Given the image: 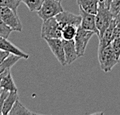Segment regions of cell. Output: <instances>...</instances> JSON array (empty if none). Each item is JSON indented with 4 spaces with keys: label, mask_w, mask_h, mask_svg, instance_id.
Wrapping results in <instances>:
<instances>
[{
    "label": "cell",
    "mask_w": 120,
    "mask_h": 115,
    "mask_svg": "<svg viewBox=\"0 0 120 115\" xmlns=\"http://www.w3.org/2000/svg\"><path fill=\"white\" fill-rule=\"evenodd\" d=\"M94 34V33L93 32L84 29L81 26L78 27L74 41L78 57H81L85 55L87 45Z\"/></svg>",
    "instance_id": "6"
},
{
    "label": "cell",
    "mask_w": 120,
    "mask_h": 115,
    "mask_svg": "<svg viewBox=\"0 0 120 115\" xmlns=\"http://www.w3.org/2000/svg\"><path fill=\"white\" fill-rule=\"evenodd\" d=\"M20 2V0H0V7H8L17 12Z\"/></svg>",
    "instance_id": "20"
},
{
    "label": "cell",
    "mask_w": 120,
    "mask_h": 115,
    "mask_svg": "<svg viewBox=\"0 0 120 115\" xmlns=\"http://www.w3.org/2000/svg\"><path fill=\"white\" fill-rule=\"evenodd\" d=\"M111 47L113 50L115 54H116V57L119 59L120 58V36L114 38L112 40V42L110 43Z\"/></svg>",
    "instance_id": "23"
},
{
    "label": "cell",
    "mask_w": 120,
    "mask_h": 115,
    "mask_svg": "<svg viewBox=\"0 0 120 115\" xmlns=\"http://www.w3.org/2000/svg\"><path fill=\"white\" fill-rule=\"evenodd\" d=\"M115 19H116V20L117 22H120V11L118 14H117V16L115 17Z\"/></svg>",
    "instance_id": "28"
},
{
    "label": "cell",
    "mask_w": 120,
    "mask_h": 115,
    "mask_svg": "<svg viewBox=\"0 0 120 115\" xmlns=\"http://www.w3.org/2000/svg\"><path fill=\"white\" fill-rule=\"evenodd\" d=\"M113 19L114 17L109 11V9L105 6L104 2H98V9L95 14V23L98 31V39L102 36L105 30L108 28Z\"/></svg>",
    "instance_id": "1"
},
{
    "label": "cell",
    "mask_w": 120,
    "mask_h": 115,
    "mask_svg": "<svg viewBox=\"0 0 120 115\" xmlns=\"http://www.w3.org/2000/svg\"><path fill=\"white\" fill-rule=\"evenodd\" d=\"M45 40L47 43L48 47H50L56 59L59 61V63L62 66H66L65 55L62 40L60 38H55V39H47Z\"/></svg>",
    "instance_id": "7"
},
{
    "label": "cell",
    "mask_w": 120,
    "mask_h": 115,
    "mask_svg": "<svg viewBox=\"0 0 120 115\" xmlns=\"http://www.w3.org/2000/svg\"><path fill=\"white\" fill-rule=\"evenodd\" d=\"M9 54H10V53H8V52H6V51L0 50V63H1L6 57H8Z\"/></svg>",
    "instance_id": "26"
},
{
    "label": "cell",
    "mask_w": 120,
    "mask_h": 115,
    "mask_svg": "<svg viewBox=\"0 0 120 115\" xmlns=\"http://www.w3.org/2000/svg\"><path fill=\"white\" fill-rule=\"evenodd\" d=\"M79 12L81 16V25L80 26L84 29L93 32L94 34L98 36V31L96 27L95 23V15L87 12L81 7L79 6Z\"/></svg>",
    "instance_id": "8"
},
{
    "label": "cell",
    "mask_w": 120,
    "mask_h": 115,
    "mask_svg": "<svg viewBox=\"0 0 120 115\" xmlns=\"http://www.w3.org/2000/svg\"><path fill=\"white\" fill-rule=\"evenodd\" d=\"M41 38L47 39H61V27L55 17L43 21L41 27Z\"/></svg>",
    "instance_id": "4"
},
{
    "label": "cell",
    "mask_w": 120,
    "mask_h": 115,
    "mask_svg": "<svg viewBox=\"0 0 120 115\" xmlns=\"http://www.w3.org/2000/svg\"><path fill=\"white\" fill-rule=\"evenodd\" d=\"M55 19H57L61 28L68 25H75L76 27L80 26L81 25L80 15L78 16V15L71 13L70 12H61L60 13L55 16Z\"/></svg>",
    "instance_id": "9"
},
{
    "label": "cell",
    "mask_w": 120,
    "mask_h": 115,
    "mask_svg": "<svg viewBox=\"0 0 120 115\" xmlns=\"http://www.w3.org/2000/svg\"><path fill=\"white\" fill-rule=\"evenodd\" d=\"M0 50L6 51L11 54L19 56L22 59H25V60H27L29 58V55L27 53H24L23 51L19 50L16 46L12 44L11 42L9 41L7 38L0 36Z\"/></svg>",
    "instance_id": "12"
},
{
    "label": "cell",
    "mask_w": 120,
    "mask_h": 115,
    "mask_svg": "<svg viewBox=\"0 0 120 115\" xmlns=\"http://www.w3.org/2000/svg\"><path fill=\"white\" fill-rule=\"evenodd\" d=\"M0 87L2 90L9 92L17 91V87L14 83L13 79H12L10 70L2 73V77L0 79Z\"/></svg>",
    "instance_id": "13"
},
{
    "label": "cell",
    "mask_w": 120,
    "mask_h": 115,
    "mask_svg": "<svg viewBox=\"0 0 120 115\" xmlns=\"http://www.w3.org/2000/svg\"><path fill=\"white\" fill-rule=\"evenodd\" d=\"M98 57L100 67L105 73L110 72L114 66L119 62V60L116 57L110 44L107 46L101 52L98 53Z\"/></svg>",
    "instance_id": "2"
},
{
    "label": "cell",
    "mask_w": 120,
    "mask_h": 115,
    "mask_svg": "<svg viewBox=\"0 0 120 115\" xmlns=\"http://www.w3.org/2000/svg\"><path fill=\"white\" fill-rule=\"evenodd\" d=\"M17 99H19L17 91L9 92L8 95L6 96V97L4 101L3 106H2V115H8L9 114V111H11L12 106L14 105L15 102L16 101Z\"/></svg>",
    "instance_id": "14"
},
{
    "label": "cell",
    "mask_w": 120,
    "mask_h": 115,
    "mask_svg": "<svg viewBox=\"0 0 120 115\" xmlns=\"http://www.w3.org/2000/svg\"><path fill=\"white\" fill-rule=\"evenodd\" d=\"M28 7L30 12H37L40 9L43 0H20Z\"/></svg>",
    "instance_id": "19"
},
{
    "label": "cell",
    "mask_w": 120,
    "mask_h": 115,
    "mask_svg": "<svg viewBox=\"0 0 120 115\" xmlns=\"http://www.w3.org/2000/svg\"><path fill=\"white\" fill-rule=\"evenodd\" d=\"M116 20L114 18L111 21L108 28L105 30L102 36L98 39L99 45H98V53L101 52V51L103 49H105L107 46H109L111 43L112 40H113V30H114L115 25H116Z\"/></svg>",
    "instance_id": "11"
},
{
    "label": "cell",
    "mask_w": 120,
    "mask_h": 115,
    "mask_svg": "<svg viewBox=\"0 0 120 115\" xmlns=\"http://www.w3.org/2000/svg\"><path fill=\"white\" fill-rule=\"evenodd\" d=\"M10 115H19V114H35L34 112L29 111L26 107H25L22 104L20 103L19 99L16 100L14 105L12 106L11 111H9Z\"/></svg>",
    "instance_id": "18"
},
{
    "label": "cell",
    "mask_w": 120,
    "mask_h": 115,
    "mask_svg": "<svg viewBox=\"0 0 120 115\" xmlns=\"http://www.w3.org/2000/svg\"><path fill=\"white\" fill-rule=\"evenodd\" d=\"M12 32V30L10 29L8 25L1 19V18H0V36L8 39L10 33Z\"/></svg>",
    "instance_id": "21"
},
{
    "label": "cell",
    "mask_w": 120,
    "mask_h": 115,
    "mask_svg": "<svg viewBox=\"0 0 120 115\" xmlns=\"http://www.w3.org/2000/svg\"><path fill=\"white\" fill-rule=\"evenodd\" d=\"M0 93H1V90H0Z\"/></svg>",
    "instance_id": "31"
},
{
    "label": "cell",
    "mask_w": 120,
    "mask_h": 115,
    "mask_svg": "<svg viewBox=\"0 0 120 115\" xmlns=\"http://www.w3.org/2000/svg\"><path fill=\"white\" fill-rule=\"evenodd\" d=\"M20 59H22L19 56L10 54L8 57H6L2 62L0 63V74L3 73L6 71L11 70V68L19 61Z\"/></svg>",
    "instance_id": "15"
},
{
    "label": "cell",
    "mask_w": 120,
    "mask_h": 115,
    "mask_svg": "<svg viewBox=\"0 0 120 115\" xmlns=\"http://www.w3.org/2000/svg\"><path fill=\"white\" fill-rule=\"evenodd\" d=\"M64 11L60 2L57 0H43L40 9L37 12V15L43 21L50 18L55 17Z\"/></svg>",
    "instance_id": "3"
},
{
    "label": "cell",
    "mask_w": 120,
    "mask_h": 115,
    "mask_svg": "<svg viewBox=\"0 0 120 115\" xmlns=\"http://www.w3.org/2000/svg\"><path fill=\"white\" fill-rule=\"evenodd\" d=\"M1 77H2V74H0V79H1ZM2 89H1V87H0V90H1Z\"/></svg>",
    "instance_id": "29"
},
{
    "label": "cell",
    "mask_w": 120,
    "mask_h": 115,
    "mask_svg": "<svg viewBox=\"0 0 120 115\" xmlns=\"http://www.w3.org/2000/svg\"><path fill=\"white\" fill-rule=\"evenodd\" d=\"M0 18L12 31H22V25L16 12L8 7H0Z\"/></svg>",
    "instance_id": "5"
},
{
    "label": "cell",
    "mask_w": 120,
    "mask_h": 115,
    "mask_svg": "<svg viewBox=\"0 0 120 115\" xmlns=\"http://www.w3.org/2000/svg\"><path fill=\"white\" fill-rule=\"evenodd\" d=\"M78 6L85 12L95 15L98 6V0H77Z\"/></svg>",
    "instance_id": "16"
},
{
    "label": "cell",
    "mask_w": 120,
    "mask_h": 115,
    "mask_svg": "<svg viewBox=\"0 0 120 115\" xmlns=\"http://www.w3.org/2000/svg\"><path fill=\"white\" fill-rule=\"evenodd\" d=\"M57 1H59V2H62V0H57Z\"/></svg>",
    "instance_id": "30"
},
{
    "label": "cell",
    "mask_w": 120,
    "mask_h": 115,
    "mask_svg": "<svg viewBox=\"0 0 120 115\" xmlns=\"http://www.w3.org/2000/svg\"><path fill=\"white\" fill-rule=\"evenodd\" d=\"M109 9L115 18L120 11V0H112Z\"/></svg>",
    "instance_id": "22"
},
{
    "label": "cell",
    "mask_w": 120,
    "mask_h": 115,
    "mask_svg": "<svg viewBox=\"0 0 120 115\" xmlns=\"http://www.w3.org/2000/svg\"><path fill=\"white\" fill-rule=\"evenodd\" d=\"M62 42L64 50L66 65H70L78 58L75 45V41L74 40H62Z\"/></svg>",
    "instance_id": "10"
},
{
    "label": "cell",
    "mask_w": 120,
    "mask_h": 115,
    "mask_svg": "<svg viewBox=\"0 0 120 115\" xmlns=\"http://www.w3.org/2000/svg\"><path fill=\"white\" fill-rule=\"evenodd\" d=\"M9 91L5 90H1V93H0V115H2V106H3L4 101L6 99V96L8 95Z\"/></svg>",
    "instance_id": "24"
},
{
    "label": "cell",
    "mask_w": 120,
    "mask_h": 115,
    "mask_svg": "<svg viewBox=\"0 0 120 115\" xmlns=\"http://www.w3.org/2000/svg\"><path fill=\"white\" fill-rule=\"evenodd\" d=\"M112 0H105L104 1V4L107 8H109V6H110V3H111Z\"/></svg>",
    "instance_id": "27"
},
{
    "label": "cell",
    "mask_w": 120,
    "mask_h": 115,
    "mask_svg": "<svg viewBox=\"0 0 120 115\" xmlns=\"http://www.w3.org/2000/svg\"><path fill=\"white\" fill-rule=\"evenodd\" d=\"M78 27L68 25L61 28V39L64 40H74L77 32Z\"/></svg>",
    "instance_id": "17"
},
{
    "label": "cell",
    "mask_w": 120,
    "mask_h": 115,
    "mask_svg": "<svg viewBox=\"0 0 120 115\" xmlns=\"http://www.w3.org/2000/svg\"><path fill=\"white\" fill-rule=\"evenodd\" d=\"M119 36H120V22L116 21V23L113 30V39Z\"/></svg>",
    "instance_id": "25"
}]
</instances>
